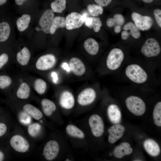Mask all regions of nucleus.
<instances>
[{"label": "nucleus", "mask_w": 161, "mask_h": 161, "mask_svg": "<svg viewBox=\"0 0 161 161\" xmlns=\"http://www.w3.org/2000/svg\"><path fill=\"white\" fill-rule=\"evenodd\" d=\"M14 22L7 13L0 15V44L12 41L14 38Z\"/></svg>", "instance_id": "nucleus-1"}, {"label": "nucleus", "mask_w": 161, "mask_h": 161, "mask_svg": "<svg viewBox=\"0 0 161 161\" xmlns=\"http://www.w3.org/2000/svg\"><path fill=\"white\" fill-rule=\"evenodd\" d=\"M125 74L131 80L137 83H143L148 79V75L145 71L137 64L128 65L126 69Z\"/></svg>", "instance_id": "nucleus-2"}, {"label": "nucleus", "mask_w": 161, "mask_h": 161, "mask_svg": "<svg viewBox=\"0 0 161 161\" xmlns=\"http://www.w3.org/2000/svg\"><path fill=\"white\" fill-rule=\"evenodd\" d=\"M37 13H27L22 14L15 20V24L19 32L21 34L29 32ZM29 33V32H28Z\"/></svg>", "instance_id": "nucleus-3"}, {"label": "nucleus", "mask_w": 161, "mask_h": 161, "mask_svg": "<svg viewBox=\"0 0 161 161\" xmlns=\"http://www.w3.org/2000/svg\"><path fill=\"white\" fill-rule=\"evenodd\" d=\"M125 103L129 110L136 115H142L145 111V104L139 97L135 96H130L126 99Z\"/></svg>", "instance_id": "nucleus-4"}, {"label": "nucleus", "mask_w": 161, "mask_h": 161, "mask_svg": "<svg viewBox=\"0 0 161 161\" xmlns=\"http://www.w3.org/2000/svg\"><path fill=\"white\" fill-rule=\"evenodd\" d=\"M124 58L122 51L118 48L112 49L109 52L106 61L107 68L111 70L118 69L120 66Z\"/></svg>", "instance_id": "nucleus-5"}, {"label": "nucleus", "mask_w": 161, "mask_h": 161, "mask_svg": "<svg viewBox=\"0 0 161 161\" xmlns=\"http://www.w3.org/2000/svg\"><path fill=\"white\" fill-rule=\"evenodd\" d=\"M161 52V48L157 41L153 38L147 39L142 46L141 52L148 57L158 55Z\"/></svg>", "instance_id": "nucleus-6"}, {"label": "nucleus", "mask_w": 161, "mask_h": 161, "mask_svg": "<svg viewBox=\"0 0 161 161\" xmlns=\"http://www.w3.org/2000/svg\"><path fill=\"white\" fill-rule=\"evenodd\" d=\"M9 144L14 150L20 153L27 152L30 148V144L28 140L19 134L13 136L10 139Z\"/></svg>", "instance_id": "nucleus-7"}, {"label": "nucleus", "mask_w": 161, "mask_h": 161, "mask_svg": "<svg viewBox=\"0 0 161 161\" xmlns=\"http://www.w3.org/2000/svg\"><path fill=\"white\" fill-rule=\"evenodd\" d=\"M57 60L53 54L49 53L42 55L39 57L35 63L36 68L40 71L49 70L55 65Z\"/></svg>", "instance_id": "nucleus-8"}, {"label": "nucleus", "mask_w": 161, "mask_h": 161, "mask_svg": "<svg viewBox=\"0 0 161 161\" xmlns=\"http://www.w3.org/2000/svg\"><path fill=\"white\" fill-rule=\"evenodd\" d=\"M89 123L93 135L96 137L102 135L104 131V125L102 118L98 115L94 114L89 119Z\"/></svg>", "instance_id": "nucleus-9"}, {"label": "nucleus", "mask_w": 161, "mask_h": 161, "mask_svg": "<svg viewBox=\"0 0 161 161\" xmlns=\"http://www.w3.org/2000/svg\"><path fill=\"white\" fill-rule=\"evenodd\" d=\"M131 16L136 26L141 30H148L153 25V20L149 16H144L137 13L133 12Z\"/></svg>", "instance_id": "nucleus-10"}, {"label": "nucleus", "mask_w": 161, "mask_h": 161, "mask_svg": "<svg viewBox=\"0 0 161 161\" xmlns=\"http://www.w3.org/2000/svg\"><path fill=\"white\" fill-rule=\"evenodd\" d=\"M59 151V146L55 140H51L45 144L43 150V155L45 158L48 161L55 159L58 155Z\"/></svg>", "instance_id": "nucleus-11"}, {"label": "nucleus", "mask_w": 161, "mask_h": 161, "mask_svg": "<svg viewBox=\"0 0 161 161\" xmlns=\"http://www.w3.org/2000/svg\"><path fill=\"white\" fill-rule=\"evenodd\" d=\"M65 20L66 27L68 30H72L81 27L84 21L83 16L75 12L68 14Z\"/></svg>", "instance_id": "nucleus-12"}, {"label": "nucleus", "mask_w": 161, "mask_h": 161, "mask_svg": "<svg viewBox=\"0 0 161 161\" xmlns=\"http://www.w3.org/2000/svg\"><path fill=\"white\" fill-rule=\"evenodd\" d=\"M96 93L94 89L88 88L82 90L77 97L78 103L80 105L85 106L92 103L95 100Z\"/></svg>", "instance_id": "nucleus-13"}, {"label": "nucleus", "mask_w": 161, "mask_h": 161, "mask_svg": "<svg viewBox=\"0 0 161 161\" xmlns=\"http://www.w3.org/2000/svg\"><path fill=\"white\" fill-rule=\"evenodd\" d=\"M124 127L120 124H116L110 127L108 130L109 134L108 141L111 143H114L121 138L125 132Z\"/></svg>", "instance_id": "nucleus-14"}, {"label": "nucleus", "mask_w": 161, "mask_h": 161, "mask_svg": "<svg viewBox=\"0 0 161 161\" xmlns=\"http://www.w3.org/2000/svg\"><path fill=\"white\" fill-rule=\"evenodd\" d=\"M61 106L66 109H70L73 107L75 103L74 97L71 92L68 90L63 91L61 94L59 99Z\"/></svg>", "instance_id": "nucleus-15"}, {"label": "nucleus", "mask_w": 161, "mask_h": 161, "mask_svg": "<svg viewBox=\"0 0 161 161\" xmlns=\"http://www.w3.org/2000/svg\"><path fill=\"white\" fill-rule=\"evenodd\" d=\"M69 65L71 71L76 75L82 76L85 72V66L83 62L78 58H72L69 61Z\"/></svg>", "instance_id": "nucleus-16"}, {"label": "nucleus", "mask_w": 161, "mask_h": 161, "mask_svg": "<svg viewBox=\"0 0 161 161\" xmlns=\"http://www.w3.org/2000/svg\"><path fill=\"white\" fill-rule=\"evenodd\" d=\"M31 56V51L26 46H24L16 53V58L17 62L22 66H26L29 62Z\"/></svg>", "instance_id": "nucleus-17"}, {"label": "nucleus", "mask_w": 161, "mask_h": 161, "mask_svg": "<svg viewBox=\"0 0 161 161\" xmlns=\"http://www.w3.org/2000/svg\"><path fill=\"white\" fill-rule=\"evenodd\" d=\"M129 144L123 142L117 146L113 151V154L116 157L120 158L125 155L131 154L133 151Z\"/></svg>", "instance_id": "nucleus-18"}, {"label": "nucleus", "mask_w": 161, "mask_h": 161, "mask_svg": "<svg viewBox=\"0 0 161 161\" xmlns=\"http://www.w3.org/2000/svg\"><path fill=\"white\" fill-rule=\"evenodd\" d=\"M143 146L146 152L151 156L155 157L160 154L159 146L157 143L153 140H146L144 142Z\"/></svg>", "instance_id": "nucleus-19"}, {"label": "nucleus", "mask_w": 161, "mask_h": 161, "mask_svg": "<svg viewBox=\"0 0 161 161\" xmlns=\"http://www.w3.org/2000/svg\"><path fill=\"white\" fill-rule=\"evenodd\" d=\"M107 113L109 118L112 123L118 124L120 122L121 117V113L116 105H110L108 108Z\"/></svg>", "instance_id": "nucleus-20"}, {"label": "nucleus", "mask_w": 161, "mask_h": 161, "mask_svg": "<svg viewBox=\"0 0 161 161\" xmlns=\"http://www.w3.org/2000/svg\"><path fill=\"white\" fill-rule=\"evenodd\" d=\"M23 110L25 113L35 120H38L43 117V114L41 111L31 104L27 103L24 105Z\"/></svg>", "instance_id": "nucleus-21"}, {"label": "nucleus", "mask_w": 161, "mask_h": 161, "mask_svg": "<svg viewBox=\"0 0 161 161\" xmlns=\"http://www.w3.org/2000/svg\"><path fill=\"white\" fill-rule=\"evenodd\" d=\"M83 46L87 52L91 55H95L98 52L99 44L93 38H89L86 40L84 43Z\"/></svg>", "instance_id": "nucleus-22"}, {"label": "nucleus", "mask_w": 161, "mask_h": 161, "mask_svg": "<svg viewBox=\"0 0 161 161\" xmlns=\"http://www.w3.org/2000/svg\"><path fill=\"white\" fill-rule=\"evenodd\" d=\"M41 105L43 112L47 116H50L56 109L55 104L51 100L44 98L41 101Z\"/></svg>", "instance_id": "nucleus-23"}, {"label": "nucleus", "mask_w": 161, "mask_h": 161, "mask_svg": "<svg viewBox=\"0 0 161 161\" xmlns=\"http://www.w3.org/2000/svg\"><path fill=\"white\" fill-rule=\"evenodd\" d=\"M31 89L29 85L25 82L20 84L16 92V95L19 99L26 100L30 97Z\"/></svg>", "instance_id": "nucleus-24"}, {"label": "nucleus", "mask_w": 161, "mask_h": 161, "mask_svg": "<svg viewBox=\"0 0 161 161\" xmlns=\"http://www.w3.org/2000/svg\"><path fill=\"white\" fill-rule=\"evenodd\" d=\"M66 27V20L64 17L57 16L54 17L51 24L50 31L51 35L54 34L59 28H63Z\"/></svg>", "instance_id": "nucleus-25"}, {"label": "nucleus", "mask_w": 161, "mask_h": 161, "mask_svg": "<svg viewBox=\"0 0 161 161\" xmlns=\"http://www.w3.org/2000/svg\"><path fill=\"white\" fill-rule=\"evenodd\" d=\"M66 130L67 133L71 137L80 139H83L85 137L83 132L74 125H68Z\"/></svg>", "instance_id": "nucleus-26"}, {"label": "nucleus", "mask_w": 161, "mask_h": 161, "mask_svg": "<svg viewBox=\"0 0 161 161\" xmlns=\"http://www.w3.org/2000/svg\"><path fill=\"white\" fill-rule=\"evenodd\" d=\"M125 22V19L123 15L120 14H115L113 18H109L106 21V24L111 27L116 25L122 26Z\"/></svg>", "instance_id": "nucleus-27"}, {"label": "nucleus", "mask_w": 161, "mask_h": 161, "mask_svg": "<svg viewBox=\"0 0 161 161\" xmlns=\"http://www.w3.org/2000/svg\"><path fill=\"white\" fill-rule=\"evenodd\" d=\"M124 30H129L127 32L129 35H131L135 39L139 38L141 35L139 29L137 27L135 24L132 22H129L124 26L123 28Z\"/></svg>", "instance_id": "nucleus-28"}, {"label": "nucleus", "mask_w": 161, "mask_h": 161, "mask_svg": "<svg viewBox=\"0 0 161 161\" xmlns=\"http://www.w3.org/2000/svg\"><path fill=\"white\" fill-rule=\"evenodd\" d=\"M46 82L42 79H36L33 83V87L35 92L38 94L42 95L45 92L47 88Z\"/></svg>", "instance_id": "nucleus-29"}, {"label": "nucleus", "mask_w": 161, "mask_h": 161, "mask_svg": "<svg viewBox=\"0 0 161 161\" xmlns=\"http://www.w3.org/2000/svg\"><path fill=\"white\" fill-rule=\"evenodd\" d=\"M66 0H55L50 5L51 9L54 12L61 13L66 8Z\"/></svg>", "instance_id": "nucleus-30"}, {"label": "nucleus", "mask_w": 161, "mask_h": 161, "mask_svg": "<svg viewBox=\"0 0 161 161\" xmlns=\"http://www.w3.org/2000/svg\"><path fill=\"white\" fill-rule=\"evenodd\" d=\"M153 119L154 123L157 126H161V102L155 105L153 112Z\"/></svg>", "instance_id": "nucleus-31"}, {"label": "nucleus", "mask_w": 161, "mask_h": 161, "mask_svg": "<svg viewBox=\"0 0 161 161\" xmlns=\"http://www.w3.org/2000/svg\"><path fill=\"white\" fill-rule=\"evenodd\" d=\"M87 8L90 15L92 17H97L101 15L103 12L102 7L97 4H89L87 5Z\"/></svg>", "instance_id": "nucleus-32"}, {"label": "nucleus", "mask_w": 161, "mask_h": 161, "mask_svg": "<svg viewBox=\"0 0 161 161\" xmlns=\"http://www.w3.org/2000/svg\"><path fill=\"white\" fill-rule=\"evenodd\" d=\"M41 129V126L40 124L34 123L29 125L27 128V131L30 136L35 137L39 134Z\"/></svg>", "instance_id": "nucleus-33"}, {"label": "nucleus", "mask_w": 161, "mask_h": 161, "mask_svg": "<svg viewBox=\"0 0 161 161\" xmlns=\"http://www.w3.org/2000/svg\"><path fill=\"white\" fill-rule=\"evenodd\" d=\"M12 83L11 78L7 75H0V88L4 89L9 86Z\"/></svg>", "instance_id": "nucleus-34"}, {"label": "nucleus", "mask_w": 161, "mask_h": 161, "mask_svg": "<svg viewBox=\"0 0 161 161\" xmlns=\"http://www.w3.org/2000/svg\"><path fill=\"white\" fill-rule=\"evenodd\" d=\"M102 25V22L99 18L92 17L90 29L93 28L95 32H98L100 30Z\"/></svg>", "instance_id": "nucleus-35"}, {"label": "nucleus", "mask_w": 161, "mask_h": 161, "mask_svg": "<svg viewBox=\"0 0 161 161\" xmlns=\"http://www.w3.org/2000/svg\"><path fill=\"white\" fill-rule=\"evenodd\" d=\"M9 55L7 53L3 52L0 54V69L8 61Z\"/></svg>", "instance_id": "nucleus-36"}, {"label": "nucleus", "mask_w": 161, "mask_h": 161, "mask_svg": "<svg viewBox=\"0 0 161 161\" xmlns=\"http://www.w3.org/2000/svg\"><path fill=\"white\" fill-rule=\"evenodd\" d=\"M154 15L157 23L158 26L161 27V10L159 9H156L154 11Z\"/></svg>", "instance_id": "nucleus-37"}, {"label": "nucleus", "mask_w": 161, "mask_h": 161, "mask_svg": "<svg viewBox=\"0 0 161 161\" xmlns=\"http://www.w3.org/2000/svg\"><path fill=\"white\" fill-rule=\"evenodd\" d=\"M94 1L97 4L102 7H105L109 4L112 0H94Z\"/></svg>", "instance_id": "nucleus-38"}, {"label": "nucleus", "mask_w": 161, "mask_h": 161, "mask_svg": "<svg viewBox=\"0 0 161 161\" xmlns=\"http://www.w3.org/2000/svg\"><path fill=\"white\" fill-rule=\"evenodd\" d=\"M7 129L6 125L2 122H0V137L4 136L7 132Z\"/></svg>", "instance_id": "nucleus-39"}, {"label": "nucleus", "mask_w": 161, "mask_h": 161, "mask_svg": "<svg viewBox=\"0 0 161 161\" xmlns=\"http://www.w3.org/2000/svg\"><path fill=\"white\" fill-rule=\"evenodd\" d=\"M16 4L18 6H21L24 5L29 0H14Z\"/></svg>", "instance_id": "nucleus-40"}, {"label": "nucleus", "mask_w": 161, "mask_h": 161, "mask_svg": "<svg viewBox=\"0 0 161 161\" xmlns=\"http://www.w3.org/2000/svg\"><path fill=\"white\" fill-rule=\"evenodd\" d=\"M129 35V33L127 31L124 30L121 33V38L123 40H126L128 38Z\"/></svg>", "instance_id": "nucleus-41"}, {"label": "nucleus", "mask_w": 161, "mask_h": 161, "mask_svg": "<svg viewBox=\"0 0 161 161\" xmlns=\"http://www.w3.org/2000/svg\"><path fill=\"white\" fill-rule=\"evenodd\" d=\"M62 67L67 72H69L71 71L69 64L66 62H63L61 65Z\"/></svg>", "instance_id": "nucleus-42"}, {"label": "nucleus", "mask_w": 161, "mask_h": 161, "mask_svg": "<svg viewBox=\"0 0 161 161\" xmlns=\"http://www.w3.org/2000/svg\"><path fill=\"white\" fill-rule=\"evenodd\" d=\"M114 30V32L117 33H119L121 30V26L119 25H115Z\"/></svg>", "instance_id": "nucleus-43"}, {"label": "nucleus", "mask_w": 161, "mask_h": 161, "mask_svg": "<svg viewBox=\"0 0 161 161\" xmlns=\"http://www.w3.org/2000/svg\"><path fill=\"white\" fill-rule=\"evenodd\" d=\"M5 158V155L3 152L0 150V161H3Z\"/></svg>", "instance_id": "nucleus-44"}, {"label": "nucleus", "mask_w": 161, "mask_h": 161, "mask_svg": "<svg viewBox=\"0 0 161 161\" xmlns=\"http://www.w3.org/2000/svg\"><path fill=\"white\" fill-rule=\"evenodd\" d=\"M53 77L54 78V80L55 82H56L58 79L57 75L55 72H54L52 74Z\"/></svg>", "instance_id": "nucleus-45"}, {"label": "nucleus", "mask_w": 161, "mask_h": 161, "mask_svg": "<svg viewBox=\"0 0 161 161\" xmlns=\"http://www.w3.org/2000/svg\"><path fill=\"white\" fill-rule=\"evenodd\" d=\"M143 2L146 3H149L152 2L153 0H142Z\"/></svg>", "instance_id": "nucleus-46"}]
</instances>
